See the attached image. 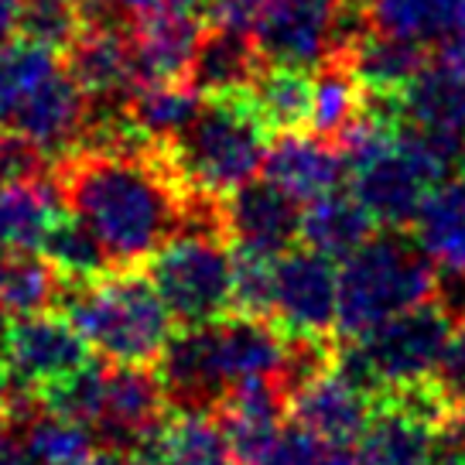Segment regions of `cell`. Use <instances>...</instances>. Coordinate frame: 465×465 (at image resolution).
Segmentation results:
<instances>
[{
	"label": "cell",
	"instance_id": "ee69618b",
	"mask_svg": "<svg viewBox=\"0 0 465 465\" xmlns=\"http://www.w3.org/2000/svg\"><path fill=\"white\" fill-rule=\"evenodd\" d=\"M73 465H134L131 451L116 449V445H103V449H93L89 455H83L79 462Z\"/></svg>",
	"mask_w": 465,
	"mask_h": 465
},
{
	"label": "cell",
	"instance_id": "3957f363",
	"mask_svg": "<svg viewBox=\"0 0 465 465\" xmlns=\"http://www.w3.org/2000/svg\"><path fill=\"white\" fill-rule=\"evenodd\" d=\"M58 308L89 349L116 366H154L178 325L154 281L137 267H116L93 281H65Z\"/></svg>",
	"mask_w": 465,
	"mask_h": 465
},
{
	"label": "cell",
	"instance_id": "1f68e13d",
	"mask_svg": "<svg viewBox=\"0 0 465 465\" xmlns=\"http://www.w3.org/2000/svg\"><path fill=\"white\" fill-rule=\"evenodd\" d=\"M65 277L48 257L21 253V250H0V305L11 315H35L48 312L62 302Z\"/></svg>",
	"mask_w": 465,
	"mask_h": 465
},
{
	"label": "cell",
	"instance_id": "cb8c5ba5",
	"mask_svg": "<svg viewBox=\"0 0 465 465\" xmlns=\"http://www.w3.org/2000/svg\"><path fill=\"white\" fill-rule=\"evenodd\" d=\"M370 28L424 45L428 52L465 35V0H373Z\"/></svg>",
	"mask_w": 465,
	"mask_h": 465
},
{
	"label": "cell",
	"instance_id": "8992f818",
	"mask_svg": "<svg viewBox=\"0 0 465 465\" xmlns=\"http://www.w3.org/2000/svg\"><path fill=\"white\" fill-rule=\"evenodd\" d=\"M271 131L253 110L247 93L209 96L185 134L168 144L174 172L189 189L230 195L243 182L263 172Z\"/></svg>",
	"mask_w": 465,
	"mask_h": 465
},
{
	"label": "cell",
	"instance_id": "d4e9b609",
	"mask_svg": "<svg viewBox=\"0 0 465 465\" xmlns=\"http://www.w3.org/2000/svg\"><path fill=\"white\" fill-rule=\"evenodd\" d=\"M397 124L465 137V75L441 65L438 58L428 62L418 79L401 93Z\"/></svg>",
	"mask_w": 465,
	"mask_h": 465
},
{
	"label": "cell",
	"instance_id": "b9f144b4",
	"mask_svg": "<svg viewBox=\"0 0 465 465\" xmlns=\"http://www.w3.org/2000/svg\"><path fill=\"white\" fill-rule=\"evenodd\" d=\"M431 302L455 322V329H462L465 325V267H438Z\"/></svg>",
	"mask_w": 465,
	"mask_h": 465
},
{
	"label": "cell",
	"instance_id": "e0dca14e",
	"mask_svg": "<svg viewBox=\"0 0 465 465\" xmlns=\"http://www.w3.org/2000/svg\"><path fill=\"white\" fill-rule=\"evenodd\" d=\"M230 438V449L240 465H257L274 449L281 431L288 428V393L281 380H247L232 387L223 404L213 411Z\"/></svg>",
	"mask_w": 465,
	"mask_h": 465
},
{
	"label": "cell",
	"instance_id": "9c48e42d",
	"mask_svg": "<svg viewBox=\"0 0 465 465\" xmlns=\"http://www.w3.org/2000/svg\"><path fill=\"white\" fill-rule=\"evenodd\" d=\"M449 411L431 380L377 397V411L356 441L360 465H428L431 431Z\"/></svg>",
	"mask_w": 465,
	"mask_h": 465
},
{
	"label": "cell",
	"instance_id": "bcb514c9",
	"mask_svg": "<svg viewBox=\"0 0 465 465\" xmlns=\"http://www.w3.org/2000/svg\"><path fill=\"white\" fill-rule=\"evenodd\" d=\"M11 325H15V322H11V312H7V308L0 305V356H4V346H7V335H11Z\"/></svg>",
	"mask_w": 465,
	"mask_h": 465
},
{
	"label": "cell",
	"instance_id": "7a4b0ae2",
	"mask_svg": "<svg viewBox=\"0 0 465 465\" xmlns=\"http://www.w3.org/2000/svg\"><path fill=\"white\" fill-rule=\"evenodd\" d=\"M288 332L274 319L230 312L205 325H185L158 360L174 411H216L223 397L247 380H277Z\"/></svg>",
	"mask_w": 465,
	"mask_h": 465
},
{
	"label": "cell",
	"instance_id": "c3c4849f",
	"mask_svg": "<svg viewBox=\"0 0 465 465\" xmlns=\"http://www.w3.org/2000/svg\"><path fill=\"white\" fill-rule=\"evenodd\" d=\"M4 387H7V370L0 363V404H4Z\"/></svg>",
	"mask_w": 465,
	"mask_h": 465
},
{
	"label": "cell",
	"instance_id": "603a6c76",
	"mask_svg": "<svg viewBox=\"0 0 465 465\" xmlns=\"http://www.w3.org/2000/svg\"><path fill=\"white\" fill-rule=\"evenodd\" d=\"M69 213L58 174L0 182V250L42 253L48 232Z\"/></svg>",
	"mask_w": 465,
	"mask_h": 465
},
{
	"label": "cell",
	"instance_id": "ab89813d",
	"mask_svg": "<svg viewBox=\"0 0 465 465\" xmlns=\"http://www.w3.org/2000/svg\"><path fill=\"white\" fill-rule=\"evenodd\" d=\"M431 383L449 407H465V325L451 332L449 346L431 373Z\"/></svg>",
	"mask_w": 465,
	"mask_h": 465
},
{
	"label": "cell",
	"instance_id": "ffe728a7",
	"mask_svg": "<svg viewBox=\"0 0 465 465\" xmlns=\"http://www.w3.org/2000/svg\"><path fill=\"white\" fill-rule=\"evenodd\" d=\"M134 465H240L213 411H168L131 449Z\"/></svg>",
	"mask_w": 465,
	"mask_h": 465
},
{
	"label": "cell",
	"instance_id": "7bdbcfd3",
	"mask_svg": "<svg viewBox=\"0 0 465 465\" xmlns=\"http://www.w3.org/2000/svg\"><path fill=\"white\" fill-rule=\"evenodd\" d=\"M0 465H38L25 438V424L0 411Z\"/></svg>",
	"mask_w": 465,
	"mask_h": 465
},
{
	"label": "cell",
	"instance_id": "8fae6325",
	"mask_svg": "<svg viewBox=\"0 0 465 465\" xmlns=\"http://www.w3.org/2000/svg\"><path fill=\"white\" fill-rule=\"evenodd\" d=\"M223 209L232 250L277 261L302 240V203L267 174H257L223 195Z\"/></svg>",
	"mask_w": 465,
	"mask_h": 465
},
{
	"label": "cell",
	"instance_id": "74e56055",
	"mask_svg": "<svg viewBox=\"0 0 465 465\" xmlns=\"http://www.w3.org/2000/svg\"><path fill=\"white\" fill-rule=\"evenodd\" d=\"M257 465H360L356 451L342 449V445H329L305 431L302 424L291 421L281 438L274 441V449L263 455Z\"/></svg>",
	"mask_w": 465,
	"mask_h": 465
},
{
	"label": "cell",
	"instance_id": "5b68a950",
	"mask_svg": "<svg viewBox=\"0 0 465 465\" xmlns=\"http://www.w3.org/2000/svg\"><path fill=\"white\" fill-rule=\"evenodd\" d=\"M438 263L414 230L380 226L339 267V329L335 339H360L407 308L431 298Z\"/></svg>",
	"mask_w": 465,
	"mask_h": 465
},
{
	"label": "cell",
	"instance_id": "9a60e30c",
	"mask_svg": "<svg viewBox=\"0 0 465 465\" xmlns=\"http://www.w3.org/2000/svg\"><path fill=\"white\" fill-rule=\"evenodd\" d=\"M373 411H377V397L346 380L335 366L305 383L298 393H291L288 404L291 421L342 449H356Z\"/></svg>",
	"mask_w": 465,
	"mask_h": 465
},
{
	"label": "cell",
	"instance_id": "ba28073f",
	"mask_svg": "<svg viewBox=\"0 0 465 465\" xmlns=\"http://www.w3.org/2000/svg\"><path fill=\"white\" fill-rule=\"evenodd\" d=\"M178 329L205 325L232 312V247L213 232H178L147 261Z\"/></svg>",
	"mask_w": 465,
	"mask_h": 465
},
{
	"label": "cell",
	"instance_id": "d6a6232c",
	"mask_svg": "<svg viewBox=\"0 0 465 465\" xmlns=\"http://www.w3.org/2000/svg\"><path fill=\"white\" fill-rule=\"evenodd\" d=\"M42 253L58 267V274L65 281H93L116 271L110 253L96 240V232L89 230L83 219H75L73 213L58 219V226L48 232Z\"/></svg>",
	"mask_w": 465,
	"mask_h": 465
},
{
	"label": "cell",
	"instance_id": "83f0119b",
	"mask_svg": "<svg viewBox=\"0 0 465 465\" xmlns=\"http://www.w3.org/2000/svg\"><path fill=\"white\" fill-rule=\"evenodd\" d=\"M363 110V79L356 75L346 52H332L312 73V127L308 131L325 137V141H335Z\"/></svg>",
	"mask_w": 465,
	"mask_h": 465
},
{
	"label": "cell",
	"instance_id": "f35d334b",
	"mask_svg": "<svg viewBox=\"0 0 465 465\" xmlns=\"http://www.w3.org/2000/svg\"><path fill=\"white\" fill-rule=\"evenodd\" d=\"M55 158L21 134H0V182H28L52 174Z\"/></svg>",
	"mask_w": 465,
	"mask_h": 465
},
{
	"label": "cell",
	"instance_id": "60d3db41",
	"mask_svg": "<svg viewBox=\"0 0 465 465\" xmlns=\"http://www.w3.org/2000/svg\"><path fill=\"white\" fill-rule=\"evenodd\" d=\"M428 465H465V407H449L438 418Z\"/></svg>",
	"mask_w": 465,
	"mask_h": 465
},
{
	"label": "cell",
	"instance_id": "44dd1931",
	"mask_svg": "<svg viewBox=\"0 0 465 465\" xmlns=\"http://www.w3.org/2000/svg\"><path fill=\"white\" fill-rule=\"evenodd\" d=\"M263 65H267V58H263L253 31L226 28V25L209 21L185 79L205 100L209 96H232V93H247L253 86V79L263 73Z\"/></svg>",
	"mask_w": 465,
	"mask_h": 465
},
{
	"label": "cell",
	"instance_id": "e575fe53",
	"mask_svg": "<svg viewBox=\"0 0 465 465\" xmlns=\"http://www.w3.org/2000/svg\"><path fill=\"white\" fill-rule=\"evenodd\" d=\"M25 424V438H28V449L35 455L38 465H73L83 455L96 449V431L83 421L73 418H62L52 411H35Z\"/></svg>",
	"mask_w": 465,
	"mask_h": 465
},
{
	"label": "cell",
	"instance_id": "d6986e66",
	"mask_svg": "<svg viewBox=\"0 0 465 465\" xmlns=\"http://www.w3.org/2000/svg\"><path fill=\"white\" fill-rule=\"evenodd\" d=\"M65 65L86 96H124L137 86L134 21H86L65 48Z\"/></svg>",
	"mask_w": 465,
	"mask_h": 465
},
{
	"label": "cell",
	"instance_id": "4dcf8cb0",
	"mask_svg": "<svg viewBox=\"0 0 465 465\" xmlns=\"http://www.w3.org/2000/svg\"><path fill=\"white\" fill-rule=\"evenodd\" d=\"M247 96L271 134L312 127V75L308 69L267 62L263 73L247 89Z\"/></svg>",
	"mask_w": 465,
	"mask_h": 465
},
{
	"label": "cell",
	"instance_id": "f6af8a7d",
	"mask_svg": "<svg viewBox=\"0 0 465 465\" xmlns=\"http://www.w3.org/2000/svg\"><path fill=\"white\" fill-rule=\"evenodd\" d=\"M21 4L25 0H0V45L15 38L17 25H21Z\"/></svg>",
	"mask_w": 465,
	"mask_h": 465
},
{
	"label": "cell",
	"instance_id": "836d02e7",
	"mask_svg": "<svg viewBox=\"0 0 465 465\" xmlns=\"http://www.w3.org/2000/svg\"><path fill=\"white\" fill-rule=\"evenodd\" d=\"M106 373H110V363H106V360H89V363L79 366L75 373L42 387V391H38L42 407L52 411V414H62V418L89 424V428L96 431L100 414H103V401H106Z\"/></svg>",
	"mask_w": 465,
	"mask_h": 465
},
{
	"label": "cell",
	"instance_id": "7c38bea8",
	"mask_svg": "<svg viewBox=\"0 0 465 465\" xmlns=\"http://www.w3.org/2000/svg\"><path fill=\"white\" fill-rule=\"evenodd\" d=\"M342 0H267L253 38L267 62L315 69L335 52Z\"/></svg>",
	"mask_w": 465,
	"mask_h": 465
},
{
	"label": "cell",
	"instance_id": "d590c367",
	"mask_svg": "<svg viewBox=\"0 0 465 465\" xmlns=\"http://www.w3.org/2000/svg\"><path fill=\"white\" fill-rule=\"evenodd\" d=\"M86 28L83 0H25L17 31L55 52H65Z\"/></svg>",
	"mask_w": 465,
	"mask_h": 465
},
{
	"label": "cell",
	"instance_id": "6da1fadb",
	"mask_svg": "<svg viewBox=\"0 0 465 465\" xmlns=\"http://www.w3.org/2000/svg\"><path fill=\"white\" fill-rule=\"evenodd\" d=\"M65 205L114 267H141L182 230L189 185L168 151H73L55 164Z\"/></svg>",
	"mask_w": 465,
	"mask_h": 465
},
{
	"label": "cell",
	"instance_id": "ac0fdd59",
	"mask_svg": "<svg viewBox=\"0 0 465 465\" xmlns=\"http://www.w3.org/2000/svg\"><path fill=\"white\" fill-rule=\"evenodd\" d=\"M263 174L291 192L298 203H315L346 182L349 168L332 141L312 131H288L271 137Z\"/></svg>",
	"mask_w": 465,
	"mask_h": 465
},
{
	"label": "cell",
	"instance_id": "f1b7e54d",
	"mask_svg": "<svg viewBox=\"0 0 465 465\" xmlns=\"http://www.w3.org/2000/svg\"><path fill=\"white\" fill-rule=\"evenodd\" d=\"M205 96L192 86L189 79H174V83H144L134 86L127 110L137 131L144 134L151 144L168 147L174 144L185 127L199 116Z\"/></svg>",
	"mask_w": 465,
	"mask_h": 465
},
{
	"label": "cell",
	"instance_id": "4316f807",
	"mask_svg": "<svg viewBox=\"0 0 465 465\" xmlns=\"http://www.w3.org/2000/svg\"><path fill=\"white\" fill-rule=\"evenodd\" d=\"M352 62L356 75L373 93H404L418 73L428 65V48L387 31L366 28L356 42L342 48Z\"/></svg>",
	"mask_w": 465,
	"mask_h": 465
},
{
	"label": "cell",
	"instance_id": "277c9868",
	"mask_svg": "<svg viewBox=\"0 0 465 465\" xmlns=\"http://www.w3.org/2000/svg\"><path fill=\"white\" fill-rule=\"evenodd\" d=\"M89 96L55 48L31 38L0 45V134H21L52 158L79 151Z\"/></svg>",
	"mask_w": 465,
	"mask_h": 465
},
{
	"label": "cell",
	"instance_id": "30bf717a",
	"mask_svg": "<svg viewBox=\"0 0 465 465\" xmlns=\"http://www.w3.org/2000/svg\"><path fill=\"white\" fill-rule=\"evenodd\" d=\"M274 322L288 335L335 339L339 267L312 247H294L274 261Z\"/></svg>",
	"mask_w": 465,
	"mask_h": 465
},
{
	"label": "cell",
	"instance_id": "8d00e7d4",
	"mask_svg": "<svg viewBox=\"0 0 465 465\" xmlns=\"http://www.w3.org/2000/svg\"><path fill=\"white\" fill-rule=\"evenodd\" d=\"M232 312L274 319V261L232 250Z\"/></svg>",
	"mask_w": 465,
	"mask_h": 465
},
{
	"label": "cell",
	"instance_id": "7dc6e473",
	"mask_svg": "<svg viewBox=\"0 0 465 465\" xmlns=\"http://www.w3.org/2000/svg\"><path fill=\"white\" fill-rule=\"evenodd\" d=\"M373 0H342V7H356V11H366Z\"/></svg>",
	"mask_w": 465,
	"mask_h": 465
},
{
	"label": "cell",
	"instance_id": "7402d4cb",
	"mask_svg": "<svg viewBox=\"0 0 465 465\" xmlns=\"http://www.w3.org/2000/svg\"><path fill=\"white\" fill-rule=\"evenodd\" d=\"M205 31L203 15L154 11L134 21V65L137 86L144 83H174L185 79L192 55Z\"/></svg>",
	"mask_w": 465,
	"mask_h": 465
},
{
	"label": "cell",
	"instance_id": "f546056e",
	"mask_svg": "<svg viewBox=\"0 0 465 465\" xmlns=\"http://www.w3.org/2000/svg\"><path fill=\"white\" fill-rule=\"evenodd\" d=\"M411 230L438 267H465V174L428 192Z\"/></svg>",
	"mask_w": 465,
	"mask_h": 465
},
{
	"label": "cell",
	"instance_id": "484cf974",
	"mask_svg": "<svg viewBox=\"0 0 465 465\" xmlns=\"http://www.w3.org/2000/svg\"><path fill=\"white\" fill-rule=\"evenodd\" d=\"M373 232H377V219L370 216V209L352 192H329L308 203L302 216V243L332 261H346Z\"/></svg>",
	"mask_w": 465,
	"mask_h": 465
},
{
	"label": "cell",
	"instance_id": "5bb4252c",
	"mask_svg": "<svg viewBox=\"0 0 465 465\" xmlns=\"http://www.w3.org/2000/svg\"><path fill=\"white\" fill-rule=\"evenodd\" d=\"M349 178H352V195L370 209L377 226L391 230H411L428 192L435 189V182L421 172V164L397 141L393 147L380 151L377 158L352 168Z\"/></svg>",
	"mask_w": 465,
	"mask_h": 465
},
{
	"label": "cell",
	"instance_id": "4fadbf2b",
	"mask_svg": "<svg viewBox=\"0 0 465 465\" xmlns=\"http://www.w3.org/2000/svg\"><path fill=\"white\" fill-rule=\"evenodd\" d=\"M89 342L75 329L69 315H52V312H35V315H17L4 346V370L17 383H28L42 391L55 380L75 373L79 366L89 363Z\"/></svg>",
	"mask_w": 465,
	"mask_h": 465
},
{
	"label": "cell",
	"instance_id": "2e32d148",
	"mask_svg": "<svg viewBox=\"0 0 465 465\" xmlns=\"http://www.w3.org/2000/svg\"><path fill=\"white\" fill-rule=\"evenodd\" d=\"M168 393L151 366H116L106 373V401L96 424V435L106 445L131 451L144 435H151L168 418Z\"/></svg>",
	"mask_w": 465,
	"mask_h": 465
},
{
	"label": "cell",
	"instance_id": "52a82bcc",
	"mask_svg": "<svg viewBox=\"0 0 465 465\" xmlns=\"http://www.w3.org/2000/svg\"><path fill=\"white\" fill-rule=\"evenodd\" d=\"M455 322L428 298L360 339H339L335 370L373 397L424 383L449 346Z\"/></svg>",
	"mask_w": 465,
	"mask_h": 465
}]
</instances>
